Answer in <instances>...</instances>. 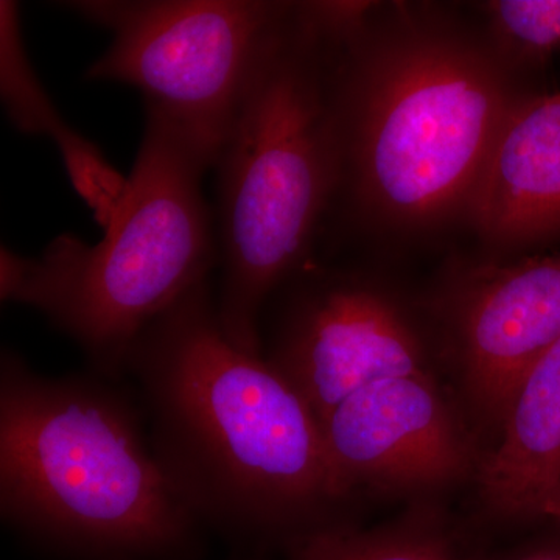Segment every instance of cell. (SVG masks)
Returning <instances> with one entry per match:
<instances>
[{
    "instance_id": "1",
    "label": "cell",
    "mask_w": 560,
    "mask_h": 560,
    "mask_svg": "<svg viewBox=\"0 0 560 560\" xmlns=\"http://www.w3.org/2000/svg\"><path fill=\"white\" fill-rule=\"evenodd\" d=\"M125 374L154 456L202 528L287 551L352 522L318 419L264 355L228 338L210 280L140 335Z\"/></svg>"
},
{
    "instance_id": "2",
    "label": "cell",
    "mask_w": 560,
    "mask_h": 560,
    "mask_svg": "<svg viewBox=\"0 0 560 560\" xmlns=\"http://www.w3.org/2000/svg\"><path fill=\"white\" fill-rule=\"evenodd\" d=\"M0 355V515L61 560H195L205 528L151 448L138 397Z\"/></svg>"
},
{
    "instance_id": "3",
    "label": "cell",
    "mask_w": 560,
    "mask_h": 560,
    "mask_svg": "<svg viewBox=\"0 0 560 560\" xmlns=\"http://www.w3.org/2000/svg\"><path fill=\"white\" fill-rule=\"evenodd\" d=\"M145 113L127 191L101 242L62 234L38 259L0 248V300L43 313L90 371L110 381L124 377L140 335L219 268L215 217L202 191L212 164Z\"/></svg>"
},
{
    "instance_id": "4",
    "label": "cell",
    "mask_w": 560,
    "mask_h": 560,
    "mask_svg": "<svg viewBox=\"0 0 560 560\" xmlns=\"http://www.w3.org/2000/svg\"><path fill=\"white\" fill-rule=\"evenodd\" d=\"M361 35V33H360ZM341 40L330 73L340 184L364 212L423 226L469 209L512 102L480 50L441 32Z\"/></svg>"
},
{
    "instance_id": "5",
    "label": "cell",
    "mask_w": 560,
    "mask_h": 560,
    "mask_svg": "<svg viewBox=\"0 0 560 560\" xmlns=\"http://www.w3.org/2000/svg\"><path fill=\"white\" fill-rule=\"evenodd\" d=\"M326 49V36L296 3L213 164L217 315L228 338L256 355L268 302L307 267L338 194L340 143Z\"/></svg>"
},
{
    "instance_id": "6",
    "label": "cell",
    "mask_w": 560,
    "mask_h": 560,
    "mask_svg": "<svg viewBox=\"0 0 560 560\" xmlns=\"http://www.w3.org/2000/svg\"><path fill=\"white\" fill-rule=\"evenodd\" d=\"M113 39L84 73L127 84L215 164L296 3L267 0H79L58 3Z\"/></svg>"
},
{
    "instance_id": "7",
    "label": "cell",
    "mask_w": 560,
    "mask_h": 560,
    "mask_svg": "<svg viewBox=\"0 0 560 560\" xmlns=\"http://www.w3.org/2000/svg\"><path fill=\"white\" fill-rule=\"evenodd\" d=\"M271 301L278 308L261 355L319 423L372 382L440 375L436 349L411 313L370 279L307 265Z\"/></svg>"
},
{
    "instance_id": "8",
    "label": "cell",
    "mask_w": 560,
    "mask_h": 560,
    "mask_svg": "<svg viewBox=\"0 0 560 560\" xmlns=\"http://www.w3.org/2000/svg\"><path fill=\"white\" fill-rule=\"evenodd\" d=\"M434 318L448 388L490 448L523 378L560 340V253L459 271L434 302Z\"/></svg>"
},
{
    "instance_id": "9",
    "label": "cell",
    "mask_w": 560,
    "mask_h": 560,
    "mask_svg": "<svg viewBox=\"0 0 560 560\" xmlns=\"http://www.w3.org/2000/svg\"><path fill=\"white\" fill-rule=\"evenodd\" d=\"M342 492L422 495L475 480L485 448L441 375L381 378L319 423Z\"/></svg>"
},
{
    "instance_id": "10",
    "label": "cell",
    "mask_w": 560,
    "mask_h": 560,
    "mask_svg": "<svg viewBox=\"0 0 560 560\" xmlns=\"http://www.w3.org/2000/svg\"><path fill=\"white\" fill-rule=\"evenodd\" d=\"M467 212L499 245L560 231V92L512 102Z\"/></svg>"
},
{
    "instance_id": "11",
    "label": "cell",
    "mask_w": 560,
    "mask_h": 560,
    "mask_svg": "<svg viewBox=\"0 0 560 560\" xmlns=\"http://www.w3.org/2000/svg\"><path fill=\"white\" fill-rule=\"evenodd\" d=\"M492 521L533 522L560 485V340L523 378L475 477Z\"/></svg>"
},
{
    "instance_id": "12",
    "label": "cell",
    "mask_w": 560,
    "mask_h": 560,
    "mask_svg": "<svg viewBox=\"0 0 560 560\" xmlns=\"http://www.w3.org/2000/svg\"><path fill=\"white\" fill-rule=\"evenodd\" d=\"M466 534L444 512L412 510L375 528L341 523L287 550V560H480Z\"/></svg>"
},
{
    "instance_id": "13",
    "label": "cell",
    "mask_w": 560,
    "mask_h": 560,
    "mask_svg": "<svg viewBox=\"0 0 560 560\" xmlns=\"http://www.w3.org/2000/svg\"><path fill=\"white\" fill-rule=\"evenodd\" d=\"M0 98L7 119L21 135L54 139L69 125L33 68L22 33L21 5L11 0L0 2Z\"/></svg>"
},
{
    "instance_id": "14",
    "label": "cell",
    "mask_w": 560,
    "mask_h": 560,
    "mask_svg": "<svg viewBox=\"0 0 560 560\" xmlns=\"http://www.w3.org/2000/svg\"><path fill=\"white\" fill-rule=\"evenodd\" d=\"M485 11L497 46L515 65H536L560 49V0H499Z\"/></svg>"
},
{
    "instance_id": "15",
    "label": "cell",
    "mask_w": 560,
    "mask_h": 560,
    "mask_svg": "<svg viewBox=\"0 0 560 560\" xmlns=\"http://www.w3.org/2000/svg\"><path fill=\"white\" fill-rule=\"evenodd\" d=\"M51 140L60 150L70 183L90 206L97 223L106 230L124 200L128 179L109 164L94 142L72 125L62 128Z\"/></svg>"
},
{
    "instance_id": "16",
    "label": "cell",
    "mask_w": 560,
    "mask_h": 560,
    "mask_svg": "<svg viewBox=\"0 0 560 560\" xmlns=\"http://www.w3.org/2000/svg\"><path fill=\"white\" fill-rule=\"evenodd\" d=\"M480 560H560V526L558 533L530 540L501 555H485Z\"/></svg>"
},
{
    "instance_id": "17",
    "label": "cell",
    "mask_w": 560,
    "mask_h": 560,
    "mask_svg": "<svg viewBox=\"0 0 560 560\" xmlns=\"http://www.w3.org/2000/svg\"><path fill=\"white\" fill-rule=\"evenodd\" d=\"M545 518H550L560 526V485L548 500L547 506H545Z\"/></svg>"
}]
</instances>
